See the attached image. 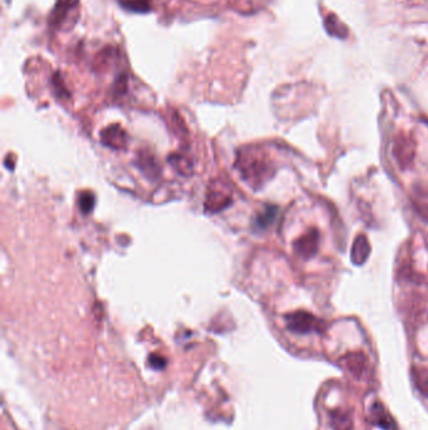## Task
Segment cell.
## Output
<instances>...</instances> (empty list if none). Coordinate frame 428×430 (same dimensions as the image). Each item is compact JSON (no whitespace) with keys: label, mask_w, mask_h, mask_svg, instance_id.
<instances>
[{"label":"cell","mask_w":428,"mask_h":430,"mask_svg":"<svg viewBox=\"0 0 428 430\" xmlns=\"http://www.w3.org/2000/svg\"><path fill=\"white\" fill-rule=\"evenodd\" d=\"M236 164L242 177L252 185L264 184L273 174L271 161L260 148H247L239 155Z\"/></svg>","instance_id":"1"},{"label":"cell","mask_w":428,"mask_h":430,"mask_svg":"<svg viewBox=\"0 0 428 430\" xmlns=\"http://www.w3.org/2000/svg\"><path fill=\"white\" fill-rule=\"evenodd\" d=\"M285 324L287 330L298 335H306L325 330V324L322 320L316 317L313 313L306 311H294L285 315Z\"/></svg>","instance_id":"2"},{"label":"cell","mask_w":428,"mask_h":430,"mask_svg":"<svg viewBox=\"0 0 428 430\" xmlns=\"http://www.w3.org/2000/svg\"><path fill=\"white\" fill-rule=\"evenodd\" d=\"M416 141L413 136L399 131L393 139L392 153L401 169H407L412 165L416 156Z\"/></svg>","instance_id":"3"},{"label":"cell","mask_w":428,"mask_h":430,"mask_svg":"<svg viewBox=\"0 0 428 430\" xmlns=\"http://www.w3.org/2000/svg\"><path fill=\"white\" fill-rule=\"evenodd\" d=\"M319 249V232L317 228L306 230L303 236H300L294 242V251L301 258L311 260Z\"/></svg>","instance_id":"4"},{"label":"cell","mask_w":428,"mask_h":430,"mask_svg":"<svg viewBox=\"0 0 428 430\" xmlns=\"http://www.w3.org/2000/svg\"><path fill=\"white\" fill-rule=\"evenodd\" d=\"M339 365L349 372L353 377L359 379V377L363 375L367 369V364H368V359H367V355L362 353V351H352V353H348V354L343 355L339 360H338Z\"/></svg>","instance_id":"5"},{"label":"cell","mask_w":428,"mask_h":430,"mask_svg":"<svg viewBox=\"0 0 428 430\" xmlns=\"http://www.w3.org/2000/svg\"><path fill=\"white\" fill-rule=\"evenodd\" d=\"M370 244L368 238L364 234H359L354 239L351 252V258L356 265H363L370 258Z\"/></svg>","instance_id":"6"},{"label":"cell","mask_w":428,"mask_h":430,"mask_svg":"<svg viewBox=\"0 0 428 430\" xmlns=\"http://www.w3.org/2000/svg\"><path fill=\"white\" fill-rule=\"evenodd\" d=\"M329 425L333 430H354L352 412L346 409H335L329 412Z\"/></svg>","instance_id":"7"},{"label":"cell","mask_w":428,"mask_h":430,"mask_svg":"<svg viewBox=\"0 0 428 430\" xmlns=\"http://www.w3.org/2000/svg\"><path fill=\"white\" fill-rule=\"evenodd\" d=\"M370 419L372 423L381 426L386 430H396V425L387 410L382 405L381 403H375V405L370 409Z\"/></svg>","instance_id":"8"},{"label":"cell","mask_w":428,"mask_h":430,"mask_svg":"<svg viewBox=\"0 0 428 430\" xmlns=\"http://www.w3.org/2000/svg\"><path fill=\"white\" fill-rule=\"evenodd\" d=\"M126 141V134L119 126H112L102 132V142L111 148H121Z\"/></svg>","instance_id":"9"},{"label":"cell","mask_w":428,"mask_h":430,"mask_svg":"<svg viewBox=\"0 0 428 430\" xmlns=\"http://www.w3.org/2000/svg\"><path fill=\"white\" fill-rule=\"evenodd\" d=\"M412 381L415 384L416 389L428 398V367L427 366H413L410 369Z\"/></svg>","instance_id":"10"},{"label":"cell","mask_w":428,"mask_h":430,"mask_svg":"<svg viewBox=\"0 0 428 430\" xmlns=\"http://www.w3.org/2000/svg\"><path fill=\"white\" fill-rule=\"evenodd\" d=\"M276 215H278V208L276 206H265L264 210L257 217L255 225H257L259 229H266L268 227L273 225V222L275 220Z\"/></svg>","instance_id":"11"},{"label":"cell","mask_w":428,"mask_h":430,"mask_svg":"<svg viewBox=\"0 0 428 430\" xmlns=\"http://www.w3.org/2000/svg\"><path fill=\"white\" fill-rule=\"evenodd\" d=\"M94 203H96V199H94L93 194H91V193H83L79 196V208H81V210L84 214H89V212H92Z\"/></svg>","instance_id":"12"}]
</instances>
